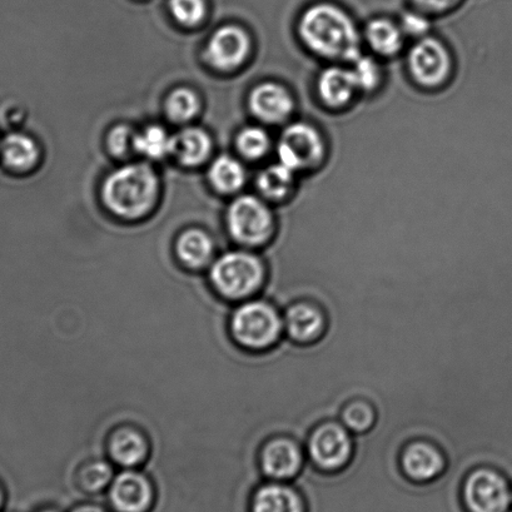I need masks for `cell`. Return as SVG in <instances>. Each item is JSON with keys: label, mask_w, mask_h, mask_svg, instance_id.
<instances>
[{"label": "cell", "mask_w": 512, "mask_h": 512, "mask_svg": "<svg viewBox=\"0 0 512 512\" xmlns=\"http://www.w3.org/2000/svg\"><path fill=\"white\" fill-rule=\"evenodd\" d=\"M295 175L292 169L282 163L272 164L263 169L257 178L258 190L270 201H282L290 195L295 186Z\"/></svg>", "instance_id": "cell-23"}, {"label": "cell", "mask_w": 512, "mask_h": 512, "mask_svg": "<svg viewBox=\"0 0 512 512\" xmlns=\"http://www.w3.org/2000/svg\"><path fill=\"white\" fill-rule=\"evenodd\" d=\"M460 497L466 512H509L512 491L500 471L481 466L467 474Z\"/></svg>", "instance_id": "cell-5"}, {"label": "cell", "mask_w": 512, "mask_h": 512, "mask_svg": "<svg viewBox=\"0 0 512 512\" xmlns=\"http://www.w3.org/2000/svg\"><path fill=\"white\" fill-rule=\"evenodd\" d=\"M253 116L270 124L286 122L295 109V99L287 88L275 82L258 84L250 94Z\"/></svg>", "instance_id": "cell-15"}, {"label": "cell", "mask_w": 512, "mask_h": 512, "mask_svg": "<svg viewBox=\"0 0 512 512\" xmlns=\"http://www.w3.org/2000/svg\"><path fill=\"white\" fill-rule=\"evenodd\" d=\"M108 500L113 512H151L156 494L146 476L128 470L114 477Z\"/></svg>", "instance_id": "cell-11"}, {"label": "cell", "mask_w": 512, "mask_h": 512, "mask_svg": "<svg viewBox=\"0 0 512 512\" xmlns=\"http://www.w3.org/2000/svg\"><path fill=\"white\" fill-rule=\"evenodd\" d=\"M231 328L238 344L248 350L265 351L280 342L285 323L273 303L250 301L233 313Z\"/></svg>", "instance_id": "cell-3"}, {"label": "cell", "mask_w": 512, "mask_h": 512, "mask_svg": "<svg viewBox=\"0 0 512 512\" xmlns=\"http://www.w3.org/2000/svg\"><path fill=\"white\" fill-rule=\"evenodd\" d=\"M354 67L351 71L354 73L355 81L359 91H375L381 82V68L374 58L361 56L352 62Z\"/></svg>", "instance_id": "cell-30"}, {"label": "cell", "mask_w": 512, "mask_h": 512, "mask_svg": "<svg viewBox=\"0 0 512 512\" xmlns=\"http://www.w3.org/2000/svg\"><path fill=\"white\" fill-rule=\"evenodd\" d=\"M354 435L340 420L325 421L308 437V460L323 472H338L350 464L354 456Z\"/></svg>", "instance_id": "cell-6"}, {"label": "cell", "mask_w": 512, "mask_h": 512, "mask_svg": "<svg viewBox=\"0 0 512 512\" xmlns=\"http://www.w3.org/2000/svg\"><path fill=\"white\" fill-rule=\"evenodd\" d=\"M213 253L210 236L201 230L183 232L177 242V255L186 266L200 268L207 265Z\"/></svg>", "instance_id": "cell-22"}, {"label": "cell", "mask_w": 512, "mask_h": 512, "mask_svg": "<svg viewBox=\"0 0 512 512\" xmlns=\"http://www.w3.org/2000/svg\"><path fill=\"white\" fill-rule=\"evenodd\" d=\"M69 512H108L104 507L96 505V504H81Z\"/></svg>", "instance_id": "cell-35"}, {"label": "cell", "mask_w": 512, "mask_h": 512, "mask_svg": "<svg viewBox=\"0 0 512 512\" xmlns=\"http://www.w3.org/2000/svg\"><path fill=\"white\" fill-rule=\"evenodd\" d=\"M271 146V139L265 129L247 127L237 137V148L248 159L265 157Z\"/></svg>", "instance_id": "cell-29"}, {"label": "cell", "mask_w": 512, "mask_h": 512, "mask_svg": "<svg viewBox=\"0 0 512 512\" xmlns=\"http://www.w3.org/2000/svg\"><path fill=\"white\" fill-rule=\"evenodd\" d=\"M4 512V511H3Z\"/></svg>", "instance_id": "cell-40"}, {"label": "cell", "mask_w": 512, "mask_h": 512, "mask_svg": "<svg viewBox=\"0 0 512 512\" xmlns=\"http://www.w3.org/2000/svg\"><path fill=\"white\" fill-rule=\"evenodd\" d=\"M511 491H512V487H511Z\"/></svg>", "instance_id": "cell-38"}, {"label": "cell", "mask_w": 512, "mask_h": 512, "mask_svg": "<svg viewBox=\"0 0 512 512\" xmlns=\"http://www.w3.org/2000/svg\"><path fill=\"white\" fill-rule=\"evenodd\" d=\"M400 466L407 479L416 484H429L445 471L444 451L430 440L410 441L401 451Z\"/></svg>", "instance_id": "cell-13"}, {"label": "cell", "mask_w": 512, "mask_h": 512, "mask_svg": "<svg viewBox=\"0 0 512 512\" xmlns=\"http://www.w3.org/2000/svg\"><path fill=\"white\" fill-rule=\"evenodd\" d=\"M326 144L318 129L305 122L290 124L278 142L280 163L293 172L308 171L323 161Z\"/></svg>", "instance_id": "cell-8"}, {"label": "cell", "mask_w": 512, "mask_h": 512, "mask_svg": "<svg viewBox=\"0 0 512 512\" xmlns=\"http://www.w3.org/2000/svg\"><path fill=\"white\" fill-rule=\"evenodd\" d=\"M211 138L200 128H186L172 137L171 153L186 166H198L211 153Z\"/></svg>", "instance_id": "cell-19"}, {"label": "cell", "mask_w": 512, "mask_h": 512, "mask_svg": "<svg viewBox=\"0 0 512 512\" xmlns=\"http://www.w3.org/2000/svg\"><path fill=\"white\" fill-rule=\"evenodd\" d=\"M169 9L178 23L192 27L205 17L206 3L205 0H169Z\"/></svg>", "instance_id": "cell-31"}, {"label": "cell", "mask_w": 512, "mask_h": 512, "mask_svg": "<svg viewBox=\"0 0 512 512\" xmlns=\"http://www.w3.org/2000/svg\"><path fill=\"white\" fill-rule=\"evenodd\" d=\"M251 53V38L245 29L226 26L212 34L206 48L207 62L218 71L231 72L245 63Z\"/></svg>", "instance_id": "cell-12"}, {"label": "cell", "mask_w": 512, "mask_h": 512, "mask_svg": "<svg viewBox=\"0 0 512 512\" xmlns=\"http://www.w3.org/2000/svg\"><path fill=\"white\" fill-rule=\"evenodd\" d=\"M420 12L442 13L449 11L459 0H412Z\"/></svg>", "instance_id": "cell-34"}, {"label": "cell", "mask_w": 512, "mask_h": 512, "mask_svg": "<svg viewBox=\"0 0 512 512\" xmlns=\"http://www.w3.org/2000/svg\"><path fill=\"white\" fill-rule=\"evenodd\" d=\"M201 102L197 94L188 88H180L169 94L166 102L168 117L173 122H187L200 112Z\"/></svg>", "instance_id": "cell-27"}, {"label": "cell", "mask_w": 512, "mask_h": 512, "mask_svg": "<svg viewBox=\"0 0 512 512\" xmlns=\"http://www.w3.org/2000/svg\"><path fill=\"white\" fill-rule=\"evenodd\" d=\"M407 68L419 86L439 88L452 73L450 51L440 39L429 36L417 39L407 56Z\"/></svg>", "instance_id": "cell-9"}, {"label": "cell", "mask_w": 512, "mask_h": 512, "mask_svg": "<svg viewBox=\"0 0 512 512\" xmlns=\"http://www.w3.org/2000/svg\"><path fill=\"white\" fill-rule=\"evenodd\" d=\"M283 323L287 337L298 345L315 344L327 328L325 311L310 300L293 301L287 305Z\"/></svg>", "instance_id": "cell-14"}, {"label": "cell", "mask_w": 512, "mask_h": 512, "mask_svg": "<svg viewBox=\"0 0 512 512\" xmlns=\"http://www.w3.org/2000/svg\"><path fill=\"white\" fill-rule=\"evenodd\" d=\"M405 33L400 24L386 18H377L367 24L365 39L369 47L382 57H394L405 43Z\"/></svg>", "instance_id": "cell-20"}, {"label": "cell", "mask_w": 512, "mask_h": 512, "mask_svg": "<svg viewBox=\"0 0 512 512\" xmlns=\"http://www.w3.org/2000/svg\"><path fill=\"white\" fill-rule=\"evenodd\" d=\"M134 134L126 126H118L113 128L108 136V147L114 156H124L129 148H134Z\"/></svg>", "instance_id": "cell-33"}, {"label": "cell", "mask_w": 512, "mask_h": 512, "mask_svg": "<svg viewBox=\"0 0 512 512\" xmlns=\"http://www.w3.org/2000/svg\"><path fill=\"white\" fill-rule=\"evenodd\" d=\"M317 92L323 104L338 109L354 99L359 87L351 69L333 66L326 68L318 77Z\"/></svg>", "instance_id": "cell-17"}, {"label": "cell", "mask_w": 512, "mask_h": 512, "mask_svg": "<svg viewBox=\"0 0 512 512\" xmlns=\"http://www.w3.org/2000/svg\"><path fill=\"white\" fill-rule=\"evenodd\" d=\"M266 271L262 261L252 253L235 251L226 253L213 263L211 280L221 295L242 300L260 290Z\"/></svg>", "instance_id": "cell-4"}, {"label": "cell", "mask_w": 512, "mask_h": 512, "mask_svg": "<svg viewBox=\"0 0 512 512\" xmlns=\"http://www.w3.org/2000/svg\"><path fill=\"white\" fill-rule=\"evenodd\" d=\"M113 469L107 462L96 461L87 464L79 471L78 485L89 495L109 489L113 481Z\"/></svg>", "instance_id": "cell-28"}, {"label": "cell", "mask_w": 512, "mask_h": 512, "mask_svg": "<svg viewBox=\"0 0 512 512\" xmlns=\"http://www.w3.org/2000/svg\"><path fill=\"white\" fill-rule=\"evenodd\" d=\"M509 512H512V511H509Z\"/></svg>", "instance_id": "cell-39"}, {"label": "cell", "mask_w": 512, "mask_h": 512, "mask_svg": "<svg viewBox=\"0 0 512 512\" xmlns=\"http://www.w3.org/2000/svg\"><path fill=\"white\" fill-rule=\"evenodd\" d=\"M248 512H308V502L295 485L271 481L253 492Z\"/></svg>", "instance_id": "cell-16"}, {"label": "cell", "mask_w": 512, "mask_h": 512, "mask_svg": "<svg viewBox=\"0 0 512 512\" xmlns=\"http://www.w3.org/2000/svg\"><path fill=\"white\" fill-rule=\"evenodd\" d=\"M400 27L406 37L421 39L427 37L431 24L424 14L409 12L402 17Z\"/></svg>", "instance_id": "cell-32"}, {"label": "cell", "mask_w": 512, "mask_h": 512, "mask_svg": "<svg viewBox=\"0 0 512 512\" xmlns=\"http://www.w3.org/2000/svg\"><path fill=\"white\" fill-rule=\"evenodd\" d=\"M307 49L330 61L355 62L361 56L359 29L344 9L320 3L307 9L298 23Z\"/></svg>", "instance_id": "cell-1"}, {"label": "cell", "mask_w": 512, "mask_h": 512, "mask_svg": "<svg viewBox=\"0 0 512 512\" xmlns=\"http://www.w3.org/2000/svg\"><path fill=\"white\" fill-rule=\"evenodd\" d=\"M0 158L9 171L27 172L36 166L39 148L27 134L11 133L0 142Z\"/></svg>", "instance_id": "cell-18"}, {"label": "cell", "mask_w": 512, "mask_h": 512, "mask_svg": "<svg viewBox=\"0 0 512 512\" xmlns=\"http://www.w3.org/2000/svg\"><path fill=\"white\" fill-rule=\"evenodd\" d=\"M4 505H6V492H4L2 485H0V512H3Z\"/></svg>", "instance_id": "cell-36"}, {"label": "cell", "mask_w": 512, "mask_h": 512, "mask_svg": "<svg viewBox=\"0 0 512 512\" xmlns=\"http://www.w3.org/2000/svg\"><path fill=\"white\" fill-rule=\"evenodd\" d=\"M109 452L117 464L134 467L146 459L148 445L146 439L138 431L132 429L119 430L109 442Z\"/></svg>", "instance_id": "cell-21"}, {"label": "cell", "mask_w": 512, "mask_h": 512, "mask_svg": "<svg viewBox=\"0 0 512 512\" xmlns=\"http://www.w3.org/2000/svg\"><path fill=\"white\" fill-rule=\"evenodd\" d=\"M208 177L217 191L232 193L245 185L246 171L237 159L222 156L212 163Z\"/></svg>", "instance_id": "cell-24"}, {"label": "cell", "mask_w": 512, "mask_h": 512, "mask_svg": "<svg viewBox=\"0 0 512 512\" xmlns=\"http://www.w3.org/2000/svg\"><path fill=\"white\" fill-rule=\"evenodd\" d=\"M36 512H62V511L57 509V507L44 506V507H41V509H38Z\"/></svg>", "instance_id": "cell-37"}, {"label": "cell", "mask_w": 512, "mask_h": 512, "mask_svg": "<svg viewBox=\"0 0 512 512\" xmlns=\"http://www.w3.org/2000/svg\"><path fill=\"white\" fill-rule=\"evenodd\" d=\"M172 137L162 127H148L134 138V149L153 159L163 158L171 153Z\"/></svg>", "instance_id": "cell-26"}, {"label": "cell", "mask_w": 512, "mask_h": 512, "mask_svg": "<svg viewBox=\"0 0 512 512\" xmlns=\"http://www.w3.org/2000/svg\"><path fill=\"white\" fill-rule=\"evenodd\" d=\"M305 446L290 436H278L266 442L260 455L263 474L272 481L290 482L305 466Z\"/></svg>", "instance_id": "cell-10"}, {"label": "cell", "mask_w": 512, "mask_h": 512, "mask_svg": "<svg viewBox=\"0 0 512 512\" xmlns=\"http://www.w3.org/2000/svg\"><path fill=\"white\" fill-rule=\"evenodd\" d=\"M227 222L231 236L246 246L263 245L275 230L270 208L255 196L237 198L228 210Z\"/></svg>", "instance_id": "cell-7"}, {"label": "cell", "mask_w": 512, "mask_h": 512, "mask_svg": "<svg viewBox=\"0 0 512 512\" xmlns=\"http://www.w3.org/2000/svg\"><path fill=\"white\" fill-rule=\"evenodd\" d=\"M377 419L375 406L366 399H354L342 407L340 422L352 435L369 432Z\"/></svg>", "instance_id": "cell-25"}, {"label": "cell", "mask_w": 512, "mask_h": 512, "mask_svg": "<svg viewBox=\"0 0 512 512\" xmlns=\"http://www.w3.org/2000/svg\"><path fill=\"white\" fill-rule=\"evenodd\" d=\"M158 192V178L151 167L143 163L128 164L108 176L102 197L114 215L136 220L152 210Z\"/></svg>", "instance_id": "cell-2"}]
</instances>
